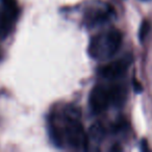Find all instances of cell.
Instances as JSON below:
<instances>
[{"instance_id": "obj_7", "label": "cell", "mask_w": 152, "mask_h": 152, "mask_svg": "<svg viewBox=\"0 0 152 152\" xmlns=\"http://www.w3.org/2000/svg\"><path fill=\"white\" fill-rule=\"evenodd\" d=\"M133 88H134V91L137 93H141L143 91V87L141 86V83L137 80H135V79H133Z\"/></svg>"}, {"instance_id": "obj_3", "label": "cell", "mask_w": 152, "mask_h": 152, "mask_svg": "<svg viewBox=\"0 0 152 152\" xmlns=\"http://www.w3.org/2000/svg\"><path fill=\"white\" fill-rule=\"evenodd\" d=\"M122 40V32L118 29H112L106 34L105 40H104L106 46V56H113L120 49Z\"/></svg>"}, {"instance_id": "obj_9", "label": "cell", "mask_w": 152, "mask_h": 152, "mask_svg": "<svg viewBox=\"0 0 152 152\" xmlns=\"http://www.w3.org/2000/svg\"><path fill=\"white\" fill-rule=\"evenodd\" d=\"M144 1H147V0H144Z\"/></svg>"}, {"instance_id": "obj_4", "label": "cell", "mask_w": 152, "mask_h": 152, "mask_svg": "<svg viewBox=\"0 0 152 152\" xmlns=\"http://www.w3.org/2000/svg\"><path fill=\"white\" fill-rule=\"evenodd\" d=\"M2 1L4 11L11 16L12 18H16L19 14V9L16 0H1Z\"/></svg>"}, {"instance_id": "obj_2", "label": "cell", "mask_w": 152, "mask_h": 152, "mask_svg": "<svg viewBox=\"0 0 152 152\" xmlns=\"http://www.w3.org/2000/svg\"><path fill=\"white\" fill-rule=\"evenodd\" d=\"M131 64V56H125L116 61L104 66L101 69V74L107 78H116L120 77L128 69L129 65Z\"/></svg>"}, {"instance_id": "obj_5", "label": "cell", "mask_w": 152, "mask_h": 152, "mask_svg": "<svg viewBox=\"0 0 152 152\" xmlns=\"http://www.w3.org/2000/svg\"><path fill=\"white\" fill-rule=\"evenodd\" d=\"M12 17L7 12H0V32L2 34H7L11 27Z\"/></svg>"}, {"instance_id": "obj_1", "label": "cell", "mask_w": 152, "mask_h": 152, "mask_svg": "<svg viewBox=\"0 0 152 152\" xmlns=\"http://www.w3.org/2000/svg\"><path fill=\"white\" fill-rule=\"evenodd\" d=\"M110 101V92L108 90L101 86H96L93 88L90 94V106L94 114L103 112Z\"/></svg>"}, {"instance_id": "obj_6", "label": "cell", "mask_w": 152, "mask_h": 152, "mask_svg": "<svg viewBox=\"0 0 152 152\" xmlns=\"http://www.w3.org/2000/svg\"><path fill=\"white\" fill-rule=\"evenodd\" d=\"M150 29H151V23L148 20H144L139 29V39L141 42H144L146 40Z\"/></svg>"}, {"instance_id": "obj_8", "label": "cell", "mask_w": 152, "mask_h": 152, "mask_svg": "<svg viewBox=\"0 0 152 152\" xmlns=\"http://www.w3.org/2000/svg\"><path fill=\"white\" fill-rule=\"evenodd\" d=\"M142 144H143V150L144 149H147V144H146L145 140H143V141H142Z\"/></svg>"}]
</instances>
